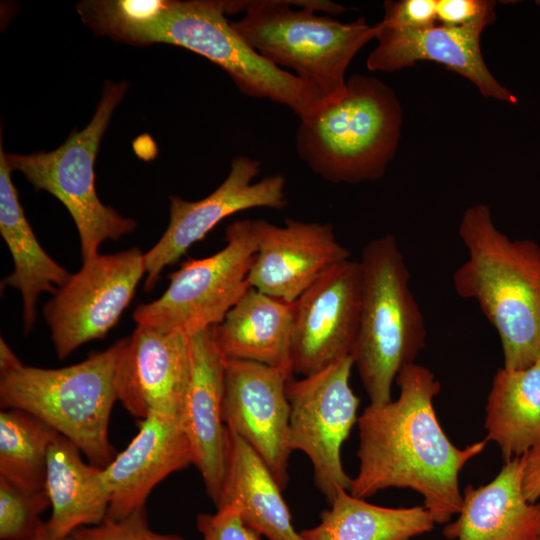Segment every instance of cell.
Returning a JSON list of instances; mask_svg holds the SVG:
<instances>
[{"label": "cell", "mask_w": 540, "mask_h": 540, "mask_svg": "<svg viewBox=\"0 0 540 540\" xmlns=\"http://www.w3.org/2000/svg\"><path fill=\"white\" fill-rule=\"evenodd\" d=\"M3 149H0V232L13 261V272L1 285L18 289L23 302L24 332L37 318V302L44 293L54 295L71 277L38 242L20 204Z\"/></svg>", "instance_id": "obj_23"}, {"label": "cell", "mask_w": 540, "mask_h": 540, "mask_svg": "<svg viewBox=\"0 0 540 540\" xmlns=\"http://www.w3.org/2000/svg\"><path fill=\"white\" fill-rule=\"evenodd\" d=\"M225 14L224 1H171L151 43L173 44L202 55L225 70L243 94L285 105L300 120L327 102L312 84L261 56Z\"/></svg>", "instance_id": "obj_7"}, {"label": "cell", "mask_w": 540, "mask_h": 540, "mask_svg": "<svg viewBox=\"0 0 540 540\" xmlns=\"http://www.w3.org/2000/svg\"><path fill=\"white\" fill-rule=\"evenodd\" d=\"M316 526L302 530L305 540H411L430 532L435 522L421 506L374 505L339 489Z\"/></svg>", "instance_id": "obj_26"}, {"label": "cell", "mask_w": 540, "mask_h": 540, "mask_svg": "<svg viewBox=\"0 0 540 540\" xmlns=\"http://www.w3.org/2000/svg\"><path fill=\"white\" fill-rule=\"evenodd\" d=\"M71 540H185L176 534L158 533L149 526L145 508L121 518L106 517L100 524L72 533Z\"/></svg>", "instance_id": "obj_30"}, {"label": "cell", "mask_w": 540, "mask_h": 540, "mask_svg": "<svg viewBox=\"0 0 540 540\" xmlns=\"http://www.w3.org/2000/svg\"><path fill=\"white\" fill-rule=\"evenodd\" d=\"M522 458L505 462L487 484L467 485L457 518L445 524L448 540H539L540 503L522 489Z\"/></svg>", "instance_id": "obj_20"}, {"label": "cell", "mask_w": 540, "mask_h": 540, "mask_svg": "<svg viewBox=\"0 0 540 540\" xmlns=\"http://www.w3.org/2000/svg\"><path fill=\"white\" fill-rule=\"evenodd\" d=\"M257 251L248 275L251 288L294 303L333 266L350 259L330 223L286 218L282 226L253 220Z\"/></svg>", "instance_id": "obj_15"}, {"label": "cell", "mask_w": 540, "mask_h": 540, "mask_svg": "<svg viewBox=\"0 0 540 540\" xmlns=\"http://www.w3.org/2000/svg\"><path fill=\"white\" fill-rule=\"evenodd\" d=\"M377 46L367 58L371 72H391L432 61L471 81L485 96L516 104L517 98L501 85L484 62L480 38L483 29L435 24L420 30H401L375 25Z\"/></svg>", "instance_id": "obj_18"}, {"label": "cell", "mask_w": 540, "mask_h": 540, "mask_svg": "<svg viewBox=\"0 0 540 540\" xmlns=\"http://www.w3.org/2000/svg\"><path fill=\"white\" fill-rule=\"evenodd\" d=\"M49 507L46 490L26 492L0 477V539L31 540L46 525L40 516Z\"/></svg>", "instance_id": "obj_29"}, {"label": "cell", "mask_w": 540, "mask_h": 540, "mask_svg": "<svg viewBox=\"0 0 540 540\" xmlns=\"http://www.w3.org/2000/svg\"><path fill=\"white\" fill-rule=\"evenodd\" d=\"M353 366L350 355L312 375L290 378L286 384L289 447L309 458L315 485L329 503L339 489L349 491L352 481L343 467L341 448L359 417L360 399L350 386Z\"/></svg>", "instance_id": "obj_10"}, {"label": "cell", "mask_w": 540, "mask_h": 540, "mask_svg": "<svg viewBox=\"0 0 540 540\" xmlns=\"http://www.w3.org/2000/svg\"><path fill=\"white\" fill-rule=\"evenodd\" d=\"M189 375L188 336L137 325L118 357L117 400L140 420L150 414L181 419Z\"/></svg>", "instance_id": "obj_16"}, {"label": "cell", "mask_w": 540, "mask_h": 540, "mask_svg": "<svg viewBox=\"0 0 540 540\" xmlns=\"http://www.w3.org/2000/svg\"><path fill=\"white\" fill-rule=\"evenodd\" d=\"M485 439L505 462L540 445V359L523 369L500 368L485 407Z\"/></svg>", "instance_id": "obj_25"}, {"label": "cell", "mask_w": 540, "mask_h": 540, "mask_svg": "<svg viewBox=\"0 0 540 540\" xmlns=\"http://www.w3.org/2000/svg\"><path fill=\"white\" fill-rule=\"evenodd\" d=\"M259 172L258 160L237 156L225 180L203 199L186 201L170 196L169 224L158 242L144 254L145 291L154 288L166 266L178 261L226 217L251 208L282 209L287 205L284 176L273 174L254 181Z\"/></svg>", "instance_id": "obj_12"}, {"label": "cell", "mask_w": 540, "mask_h": 540, "mask_svg": "<svg viewBox=\"0 0 540 540\" xmlns=\"http://www.w3.org/2000/svg\"><path fill=\"white\" fill-rule=\"evenodd\" d=\"M225 246L202 259H188L169 275L164 293L133 312L137 325L191 336L220 324L249 290L248 275L257 251L253 220L231 223Z\"/></svg>", "instance_id": "obj_9"}, {"label": "cell", "mask_w": 540, "mask_h": 540, "mask_svg": "<svg viewBox=\"0 0 540 540\" xmlns=\"http://www.w3.org/2000/svg\"><path fill=\"white\" fill-rule=\"evenodd\" d=\"M226 13L244 12L234 29L261 56L312 84L327 101L346 90V70L376 27L364 18L343 23L316 12L338 15L344 7L327 0L224 1ZM290 72V71H289Z\"/></svg>", "instance_id": "obj_3"}, {"label": "cell", "mask_w": 540, "mask_h": 540, "mask_svg": "<svg viewBox=\"0 0 540 540\" xmlns=\"http://www.w3.org/2000/svg\"><path fill=\"white\" fill-rule=\"evenodd\" d=\"M523 463L522 489L530 502L540 498V445L521 456Z\"/></svg>", "instance_id": "obj_34"}, {"label": "cell", "mask_w": 540, "mask_h": 540, "mask_svg": "<svg viewBox=\"0 0 540 540\" xmlns=\"http://www.w3.org/2000/svg\"><path fill=\"white\" fill-rule=\"evenodd\" d=\"M289 366L226 359L222 418L247 442L284 490L289 480L290 403L286 384Z\"/></svg>", "instance_id": "obj_14"}, {"label": "cell", "mask_w": 540, "mask_h": 540, "mask_svg": "<svg viewBox=\"0 0 540 540\" xmlns=\"http://www.w3.org/2000/svg\"><path fill=\"white\" fill-rule=\"evenodd\" d=\"M124 341L56 369L25 365L17 357L0 367L1 408L33 415L75 444L89 463L106 467L117 455L109 422Z\"/></svg>", "instance_id": "obj_4"}, {"label": "cell", "mask_w": 540, "mask_h": 540, "mask_svg": "<svg viewBox=\"0 0 540 540\" xmlns=\"http://www.w3.org/2000/svg\"><path fill=\"white\" fill-rule=\"evenodd\" d=\"M395 382L397 399L370 403L358 417L359 469L349 492L366 499L387 488H409L422 496L436 524H446L462 505L461 470L488 441L464 448L450 441L433 404L441 385L427 367L408 364Z\"/></svg>", "instance_id": "obj_1"}, {"label": "cell", "mask_w": 540, "mask_h": 540, "mask_svg": "<svg viewBox=\"0 0 540 540\" xmlns=\"http://www.w3.org/2000/svg\"><path fill=\"white\" fill-rule=\"evenodd\" d=\"M196 526L203 540H260V535L244 523L235 503L217 509L214 514H199Z\"/></svg>", "instance_id": "obj_32"}, {"label": "cell", "mask_w": 540, "mask_h": 540, "mask_svg": "<svg viewBox=\"0 0 540 540\" xmlns=\"http://www.w3.org/2000/svg\"><path fill=\"white\" fill-rule=\"evenodd\" d=\"M45 490L52 509L46 524L55 537H70L107 517L110 493L103 468L86 463L77 446L59 433L47 453Z\"/></svg>", "instance_id": "obj_22"}, {"label": "cell", "mask_w": 540, "mask_h": 540, "mask_svg": "<svg viewBox=\"0 0 540 540\" xmlns=\"http://www.w3.org/2000/svg\"><path fill=\"white\" fill-rule=\"evenodd\" d=\"M361 303V265L351 259L326 271L293 303V373L309 376L353 354Z\"/></svg>", "instance_id": "obj_13"}, {"label": "cell", "mask_w": 540, "mask_h": 540, "mask_svg": "<svg viewBox=\"0 0 540 540\" xmlns=\"http://www.w3.org/2000/svg\"><path fill=\"white\" fill-rule=\"evenodd\" d=\"M495 6V1L491 0H436L437 23L484 30L496 20Z\"/></svg>", "instance_id": "obj_31"}, {"label": "cell", "mask_w": 540, "mask_h": 540, "mask_svg": "<svg viewBox=\"0 0 540 540\" xmlns=\"http://www.w3.org/2000/svg\"><path fill=\"white\" fill-rule=\"evenodd\" d=\"M58 433L17 409L0 412V477L26 492L45 490L47 453Z\"/></svg>", "instance_id": "obj_27"}, {"label": "cell", "mask_w": 540, "mask_h": 540, "mask_svg": "<svg viewBox=\"0 0 540 540\" xmlns=\"http://www.w3.org/2000/svg\"><path fill=\"white\" fill-rule=\"evenodd\" d=\"M401 107L381 80L352 75L336 101L300 120L296 150L307 166L332 183L381 178L400 137Z\"/></svg>", "instance_id": "obj_5"}, {"label": "cell", "mask_w": 540, "mask_h": 540, "mask_svg": "<svg viewBox=\"0 0 540 540\" xmlns=\"http://www.w3.org/2000/svg\"><path fill=\"white\" fill-rule=\"evenodd\" d=\"M292 330L293 303L251 287L213 326L215 342L226 359L273 367H291Z\"/></svg>", "instance_id": "obj_24"}, {"label": "cell", "mask_w": 540, "mask_h": 540, "mask_svg": "<svg viewBox=\"0 0 540 540\" xmlns=\"http://www.w3.org/2000/svg\"><path fill=\"white\" fill-rule=\"evenodd\" d=\"M171 1L109 0L82 4L80 13L93 25L116 38L139 44L151 43L153 33Z\"/></svg>", "instance_id": "obj_28"}, {"label": "cell", "mask_w": 540, "mask_h": 540, "mask_svg": "<svg viewBox=\"0 0 540 540\" xmlns=\"http://www.w3.org/2000/svg\"><path fill=\"white\" fill-rule=\"evenodd\" d=\"M360 326L353 351L371 404L392 400L399 371L415 363L426 344L423 314L410 288V273L392 234L364 245Z\"/></svg>", "instance_id": "obj_6"}, {"label": "cell", "mask_w": 540, "mask_h": 540, "mask_svg": "<svg viewBox=\"0 0 540 540\" xmlns=\"http://www.w3.org/2000/svg\"><path fill=\"white\" fill-rule=\"evenodd\" d=\"M459 237L468 258L453 274L456 293L496 329L504 368L531 366L540 359V247L499 231L486 204L464 211Z\"/></svg>", "instance_id": "obj_2"}, {"label": "cell", "mask_w": 540, "mask_h": 540, "mask_svg": "<svg viewBox=\"0 0 540 540\" xmlns=\"http://www.w3.org/2000/svg\"><path fill=\"white\" fill-rule=\"evenodd\" d=\"M190 375L181 424L207 495L216 504L225 469V424L222 418L226 358L219 351L213 327L188 337Z\"/></svg>", "instance_id": "obj_19"}, {"label": "cell", "mask_w": 540, "mask_h": 540, "mask_svg": "<svg viewBox=\"0 0 540 540\" xmlns=\"http://www.w3.org/2000/svg\"><path fill=\"white\" fill-rule=\"evenodd\" d=\"M274 475L233 430L225 427V469L217 509L238 505L244 523L268 540H305L297 532Z\"/></svg>", "instance_id": "obj_21"}, {"label": "cell", "mask_w": 540, "mask_h": 540, "mask_svg": "<svg viewBox=\"0 0 540 540\" xmlns=\"http://www.w3.org/2000/svg\"><path fill=\"white\" fill-rule=\"evenodd\" d=\"M124 93V84H107L90 123L57 149L30 155L5 153L11 171H20L37 190L49 192L66 207L79 234L83 261L97 255L105 240L119 239L136 228L133 219L99 200L94 183L99 144Z\"/></svg>", "instance_id": "obj_8"}, {"label": "cell", "mask_w": 540, "mask_h": 540, "mask_svg": "<svg viewBox=\"0 0 540 540\" xmlns=\"http://www.w3.org/2000/svg\"><path fill=\"white\" fill-rule=\"evenodd\" d=\"M539 540H540V537H539Z\"/></svg>", "instance_id": "obj_36"}, {"label": "cell", "mask_w": 540, "mask_h": 540, "mask_svg": "<svg viewBox=\"0 0 540 540\" xmlns=\"http://www.w3.org/2000/svg\"><path fill=\"white\" fill-rule=\"evenodd\" d=\"M382 26L420 30L437 24L436 0H400L384 3Z\"/></svg>", "instance_id": "obj_33"}, {"label": "cell", "mask_w": 540, "mask_h": 540, "mask_svg": "<svg viewBox=\"0 0 540 540\" xmlns=\"http://www.w3.org/2000/svg\"><path fill=\"white\" fill-rule=\"evenodd\" d=\"M31 540H71L70 537L67 538H58L53 536L47 528V524L44 526V528Z\"/></svg>", "instance_id": "obj_35"}, {"label": "cell", "mask_w": 540, "mask_h": 540, "mask_svg": "<svg viewBox=\"0 0 540 540\" xmlns=\"http://www.w3.org/2000/svg\"><path fill=\"white\" fill-rule=\"evenodd\" d=\"M144 254L133 247L83 261L43 307L59 359L102 339L117 324L146 273Z\"/></svg>", "instance_id": "obj_11"}, {"label": "cell", "mask_w": 540, "mask_h": 540, "mask_svg": "<svg viewBox=\"0 0 540 540\" xmlns=\"http://www.w3.org/2000/svg\"><path fill=\"white\" fill-rule=\"evenodd\" d=\"M193 464L181 419L150 414L128 446L103 468L110 493L107 517L121 519L145 508L151 491L170 474Z\"/></svg>", "instance_id": "obj_17"}]
</instances>
